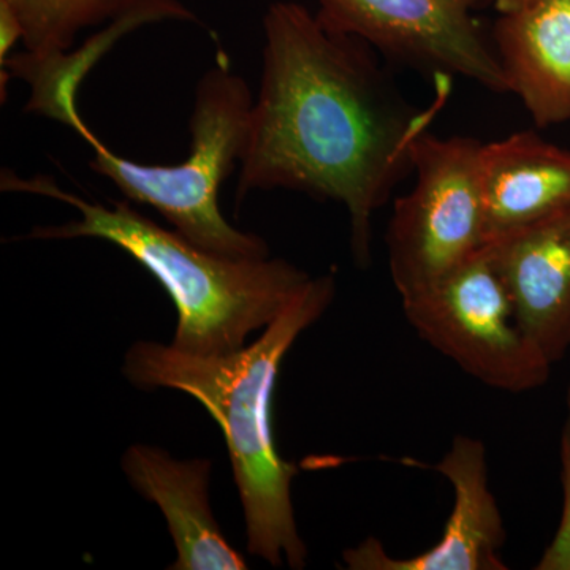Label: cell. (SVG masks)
<instances>
[{
  "instance_id": "6da1fadb",
  "label": "cell",
  "mask_w": 570,
  "mask_h": 570,
  "mask_svg": "<svg viewBox=\"0 0 570 570\" xmlns=\"http://www.w3.org/2000/svg\"><path fill=\"white\" fill-rule=\"evenodd\" d=\"M264 37L236 198L287 189L340 202L352 254L366 268L371 220L414 171L412 145L448 102L450 77L436 75V99L415 110L371 45L288 0L269 3Z\"/></svg>"
},
{
  "instance_id": "7a4b0ae2",
  "label": "cell",
  "mask_w": 570,
  "mask_h": 570,
  "mask_svg": "<svg viewBox=\"0 0 570 570\" xmlns=\"http://www.w3.org/2000/svg\"><path fill=\"white\" fill-rule=\"evenodd\" d=\"M335 295V276L313 277L258 340L232 354L200 356L138 341L124 358V376L134 387L179 390L219 423L245 510L247 550L275 568L298 570L307 561L292 504L298 468L276 448V381L284 356L324 316Z\"/></svg>"
},
{
  "instance_id": "3957f363",
  "label": "cell",
  "mask_w": 570,
  "mask_h": 570,
  "mask_svg": "<svg viewBox=\"0 0 570 570\" xmlns=\"http://www.w3.org/2000/svg\"><path fill=\"white\" fill-rule=\"evenodd\" d=\"M3 193L43 195L77 209L78 219L36 227L31 239L97 238L111 243L151 273L178 313L171 346L187 354L219 356L246 346L265 330L313 276L284 258L227 257L194 245L142 216L129 202L112 206L62 189L51 176L20 178L2 171Z\"/></svg>"
},
{
  "instance_id": "277c9868",
  "label": "cell",
  "mask_w": 570,
  "mask_h": 570,
  "mask_svg": "<svg viewBox=\"0 0 570 570\" xmlns=\"http://www.w3.org/2000/svg\"><path fill=\"white\" fill-rule=\"evenodd\" d=\"M254 96L225 52L195 89L190 153L181 164L135 163L105 146L85 121L75 132L92 148V171L110 179L124 197L156 209L178 234L212 253L236 258L268 257V245L227 223L220 187L242 163Z\"/></svg>"
},
{
  "instance_id": "5b68a950",
  "label": "cell",
  "mask_w": 570,
  "mask_h": 570,
  "mask_svg": "<svg viewBox=\"0 0 570 570\" xmlns=\"http://www.w3.org/2000/svg\"><path fill=\"white\" fill-rule=\"evenodd\" d=\"M482 146L475 138L428 132L412 145L415 184L395 202L385 235L401 299L426 291L489 246Z\"/></svg>"
},
{
  "instance_id": "8992f818",
  "label": "cell",
  "mask_w": 570,
  "mask_h": 570,
  "mask_svg": "<svg viewBox=\"0 0 570 570\" xmlns=\"http://www.w3.org/2000/svg\"><path fill=\"white\" fill-rule=\"evenodd\" d=\"M401 303L426 344L487 387L524 393L549 381L553 365L521 328L489 246Z\"/></svg>"
},
{
  "instance_id": "52a82bcc",
  "label": "cell",
  "mask_w": 570,
  "mask_h": 570,
  "mask_svg": "<svg viewBox=\"0 0 570 570\" xmlns=\"http://www.w3.org/2000/svg\"><path fill=\"white\" fill-rule=\"evenodd\" d=\"M487 0H318V20L412 69L460 75L510 92L493 40L475 10Z\"/></svg>"
},
{
  "instance_id": "ba28073f",
  "label": "cell",
  "mask_w": 570,
  "mask_h": 570,
  "mask_svg": "<svg viewBox=\"0 0 570 570\" xmlns=\"http://www.w3.org/2000/svg\"><path fill=\"white\" fill-rule=\"evenodd\" d=\"M453 487V509L436 546L412 558L390 557L381 540L370 538L344 551L355 570H505L501 549L505 528L491 493L487 450L480 439L455 436L444 459L434 464Z\"/></svg>"
},
{
  "instance_id": "9c48e42d",
  "label": "cell",
  "mask_w": 570,
  "mask_h": 570,
  "mask_svg": "<svg viewBox=\"0 0 570 570\" xmlns=\"http://www.w3.org/2000/svg\"><path fill=\"white\" fill-rule=\"evenodd\" d=\"M521 328L549 360L570 351V208L489 245Z\"/></svg>"
},
{
  "instance_id": "30bf717a",
  "label": "cell",
  "mask_w": 570,
  "mask_h": 570,
  "mask_svg": "<svg viewBox=\"0 0 570 570\" xmlns=\"http://www.w3.org/2000/svg\"><path fill=\"white\" fill-rule=\"evenodd\" d=\"M121 466L134 490L163 510L178 554L171 570L247 569L214 519L212 461L178 460L164 449L135 444Z\"/></svg>"
},
{
  "instance_id": "8fae6325",
  "label": "cell",
  "mask_w": 570,
  "mask_h": 570,
  "mask_svg": "<svg viewBox=\"0 0 570 570\" xmlns=\"http://www.w3.org/2000/svg\"><path fill=\"white\" fill-rule=\"evenodd\" d=\"M510 92L538 127L570 121V0L502 13L491 33Z\"/></svg>"
},
{
  "instance_id": "7c38bea8",
  "label": "cell",
  "mask_w": 570,
  "mask_h": 570,
  "mask_svg": "<svg viewBox=\"0 0 570 570\" xmlns=\"http://www.w3.org/2000/svg\"><path fill=\"white\" fill-rule=\"evenodd\" d=\"M489 245L570 208V153L517 132L480 153Z\"/></svg>"
},
{
  "instance_id": "4fadbf2b",
  "label": "cell",
  "mask_w": 570,
  "mask_h": 570,
  "mask_svg": "<svg viewBox=\"0 0 570 570\" xmlns=\"http://www.w3.org/2000/svg\"><path fill=\"white\" fill-rule=\"evenodd\" d=\"M22 26V43L33 58L66 55L82 29L110 21L124 0H2Z\"/></svg>"
},
{
  "instance_id": "5bb4252c",
  "label": "cell",
  "mask_w": 570,
  "mask_h": 570,
  "mask_svg": "<svg viewBox=\"0 0 570 570\" xmlns=\"http://www.w3.org/2000/svg\"><path fill=\"white\" fill-rule=\"evenodd\" d=\"M562 513L560 527L534 569L570 570V387L566 397V420L561 431Z\"/></svg>"
},
{
  "instance_id": "9a60e30c",
  "label": "cell",
  "mask_w": 570,
  "mask_h": 570,
  "mask_svg": "<svg viewBox=\"0 0 570 570\" xmlns=\"http://www.w3.org/2000/svg\"><path fill=\"white\" fill-rule=\"evenodd\" d=\"M24 32L14 11L11 10L9 3L0 0V62L6 61L11 55L14 45L22 41Z\"/></svg>"
},
{
  "instance_id": "2e32d148",
  "label": "cell",
  "mask_w": 570,
  "mask_h": 570,
  "mask_svg": "<svg viewBox=\"0 0 570 570\" xmlns=\"http://www.w3.org/2000/svg\"><path fill=\"white\" fill-rule=\"evenodd\" d=\"M497 7L499 13H510L523 9V7L531 6V3L538 2V0H491Z\"/></svg>"
}]
</instances>
